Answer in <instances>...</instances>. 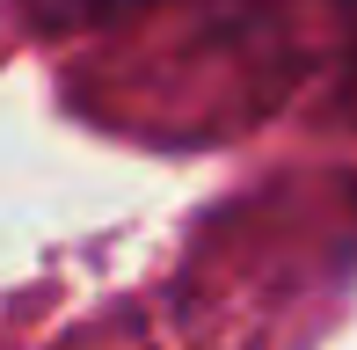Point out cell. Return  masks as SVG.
<instances>
[{"label": "cell", "instance_id": "obj_1", "mask_svg": "<svg viewBox=\"0 0 357 350\" xmlns=\"http://www.w3.org/2000/svg\"><path fill=\"white\" fill-rule=\"evenodd\" d=\"M37 15H52V22H80V15H95V8H124V0H29Z\"/></svg>", "mask_w": 357, "mask_h": 350}]
</instances>
